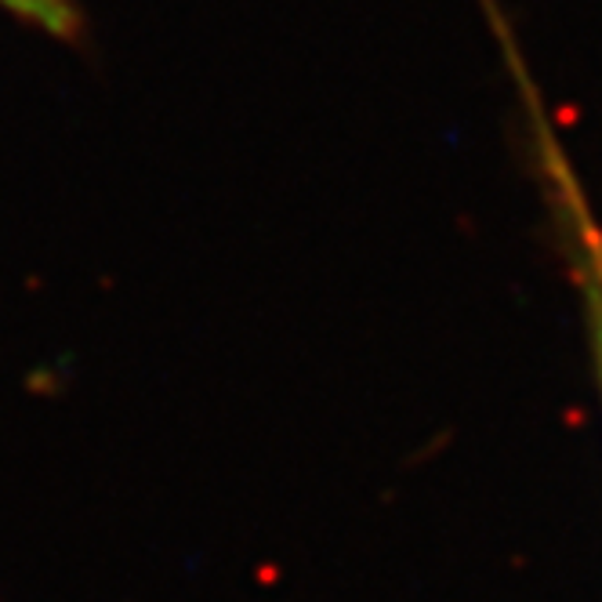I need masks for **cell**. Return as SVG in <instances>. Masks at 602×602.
<instances>
[{"instance_id": "obj_1", "label": "cell", "mask_w": 602, "mask_h": 602, "mask_svg": "<svg viewBox=\"0 0 602 602\" xmlns=\"http://www.w3.org/2000/svg\"><path fill=\"white\" fill-rule=\"evenodd\" d=\"M538 139H541L544 181H548V189H552L555 214H559L566 247H570L574 280L585 298L588 331H592V345H595L599 389H602V225L595 222L592 203H588L581 181L574 175V164L566 161L563 145L552 139L544 117L538 120Z\"/></svg>"}]
</instances>
